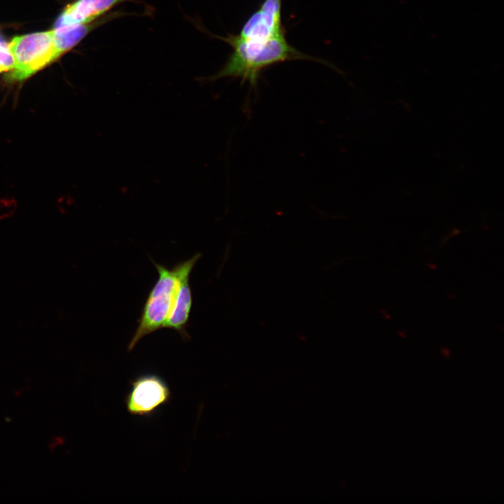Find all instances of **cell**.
<instances>
[{
  "instance_id": "cell-2",
  "label": "cell",
  "mask_w": 504,
  "mask_h": 504,
  "mask_svg": "<svg viewBox=\"0 0 504 504\" xmlns=\"http://www.w3.org/2000/svg\"><path fill=\"white\" fill-rule=\"evenodd\" d=\"M217 38L230 45L233 51L223 68L208 78L210 80L239 78L256 89L260 74L270 66L295 59L321 61L294 48L288 43L285 34L265 41L244 40L233 34Z\"/></svg>"
},
{
  "instance_id": "cell-8",
  "label": "cell",
  "mask_w": 504,
  "mask_h": 504,
  "mask_svg": "<svg viewBox=\"0 0 504 504\" xmlns=\"http://www.w3.org/2000/svg\"><path fill=\"white\" fill-rule=\"evenodd\" d=\"M13 66V59L8 45L0 38V72L8 71Z\"/></svg>"
},
{
  "instance_id": "cell-7",
  "label": "cell",
  "mask_w": 504,
  "mask_h": 504,
  "mask_svg": "<svg viewBox=\"0 0 504 504\" xmlns=\"http://www.w3.org/2000/svg\"><path fill=\"white\" fill-rule=\"evenodd\" d=\"M123 1L125 0H76L63 10L55 22V28L90 23Z\"/></svg>"
},
{
  "instance_id": "cell-5",
  "label": "cell",
  "mask_w": 504,
  "mask_h": 504,
  "mask_svg": "<svg viewBox=\"0 0 504 504\" xmlns=\"http://www.w3.org/2000/svg\"><path fill=\"white\" fill-rule=\"evenodd\" d=\"M281 5L282 0H264L237 36L244 40L265 41L285 34L281 24Z\"/></svg>"
},
{
  "instance_id": "cell-4",
  "label": "cell",
  "mask_w": 504,
  "mask_h": 504,
  "mask_svg": "<svg viewBox=\"0 0 504 504\" xmlns=\"http://www.w3.org/2000/svg\"><path fill=\"white\" fill-rule=\"evenodd\" d=\"M172 398L167 382L153 373L141 374L130 381V390L125 397L127 412L133 416L150 417Z\"/></svg>"
},
{
  "instance_id": "cell-1",
  "label": "cell",
  "mask_w": 504,
  "mask_h": 504,
  "mask_svg": "<svg viewBox=\"0 0 504 504\" xmlns=\"http://www.w3.org/2000/svg\"><path fill=\"white\" fill-rule=\"evenodd\" d=\"M121 15L120 11L113 12L93 23L15 36L8 44L13 66L6 79L11 82L27 78L75 46L94 27Z\"/></svg>"
},
{
  "instance_id": "cell-3",
  "label": "cell",
  "mask_w": 504,
  "mask_h": 504,
  "mask_svg": "<svg viewBox=\"0 0 504 504\" xmlns=\"http://www.w3.org/2000/svg\"><path fill=\"white\" fill-rule=\"evenodd\" d=\"M153 264L158 279L147 297L139 325L128 344V351H132L144 337L164 328L175 302L183 262L171 269L154 261Z\"/></svg>"
},
{
  "instance_id": "cell-6",
  "label": "cell",
  "mask_w": 504,
  "mask_h": 504,
  "mask_svg": "<svg viewBox=\"0 0 504 504\" xmlns=\"http://www.w3.org/2000/svg\"><path fill=\"white\" fill-rule=\"evenodd\" d=\"M200 256V253H197L183 262V269L175 302L164 326V328L176 330L184 340L190 339V336L186 332V326L192 304L189 277Z\"/></svg>"
}]
</instances>
